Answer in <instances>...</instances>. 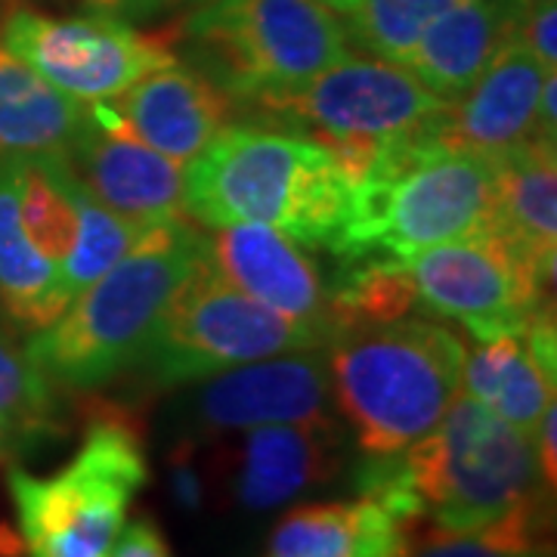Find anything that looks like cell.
Returning <instances> with one entry per match:
<instances>
[{"label": "cell", "mask_w": 557, "mask_h": 557, "mask_svg": "<svg viewBox=\"0 0 557 557\" xmlns=\"http://www.w3.org/2000/svg\"><path fill=\"white\" fill-rule=\"evenodd\" d=\"M359 496L381 502L403 523L449 533L490 530L536 502H552L533 437L483 403L458 394L431 434L391 461H359Z\"/></svg>", "instance_id": "cell-1"}, {"label": "cell", "mask_w": 557, "mask_h": 557, "mask_svg": "<svg viewBox=\"0 0 557 557\" xmlns=\"http://www.w3.org/2000/svg\"><path fill=\"white\" fill-rule=\"evenodd\" d=\"M354 199L335 156L304 134L226 124L183 168V214L208 230L260 223L304 248H332Z\"/></svg>", "instance_id": "cell-2"}, {"label": "cell", "mask_w": 557, "mask_h": 557, "mask_svg": "<svg viewBox=\"0 0 557 557\" xmlns=\"http://www.w3.org/2000/svg\"><path fill=\"white\" fill-rule=\"evenodd\" d=\"M208 236L193 220L174 218L139 230L131 251L78 298L53 325L25 344L53 387L97 391L139 366L161 313L183 278L205 258Z\"/></svg>", "instance_id": "cell-3"}, {"label": "cell", "mask_w": 557, "mask_h": 557, "mask_svg": "<svg viewBox=\"0 0 557 557\" xmlns=\"http://www.w3.org/2000/svg\"><path fill=\"white\" fill-rule=\"evenodd\" d=\"M329 381L359 461H391L437 428L461 394L465 341L431 319L359 322L325 344Z\"/></svg>", "instance_id": "cell-4"}, {"label": "cell", "mask_w": 557, "mask_h": 557, "mask_svg": "<svg viewBox=\"0 0 557 557\" xmlns=\"http://www.w3.org/2000/svg\"><path fill=\"white\" fill-rule=\"evenodd\" d=\"M183 40L193 69L260 112L350 53L344 22L319 0H199Z\"/></svg>", "instance_id": "cell-5"}, {"label": "cell", "mask_w": 557, "mask_h": 557, "mask_svg": "<svg viewBox=\"0 0 557 557\" xmlns=\"http://www.w3.org/2000/svg\"><path fill=\"white\" fill-rule=\"evenodd\" d=\"M496 218V156L434 143L394 174L354 186L347 223L329 251L341 260H403L443 242L490 236Z\"/></svg>", "instance_id": "cell-6"}, {"label": "cell", "mask_w": 557, "mask_h": 557, "mask_svg": "<svg viewBox=\"0 0 557 557\" xmlns=\"http://www.w3.org/2000/svg\"><path fill=\"white\" fill-rule=\"evenodd\" d=\"M149 483L139 431L121 412L90 418L78 453L53 474L10 468L7 486L28 557H112Z\"/></svg>", "instance_id": "cell-7"}, {"label": "cell", "mask_w": 557, "mask_h": 557, "mask_svg": "<svg viewBox=\"0 0 557 557\" xmlns=\"http://www.w3.org/2000/svg\"><path fill=\"white\" fill-rule=\"evenodd\" d=\"M446 106L406 65L347 53L263 112L307 127L304 137L325 146L357 186L440 139Z\"/></svg>", "instance_id": "cell-8"}, {"label": "cell", "mask_w": 557, "mask_h": 557, "mask_svg": "<svg viewBox=\"0 0 557 557\" xmlns=\"http://www.w3.org/2000/svg\"><path fill=\"white\" fill-rule=\"evenodd\" d=\"M322 347L313 329L248 298L205 255L161 313L139 366L161 387H177L255 359Z\"/></svg>", "instance_id": "cell-9"}, {"label": "cell", "mask_w": 557, "mask_h": 557, "mask_svg": "<svg viewBox=\"0 0 557 557\" xmlns=\"http://www.w3.org/2000/svg\"><path fill=\"white\" fill-rule=\"evenodd\" d=\"M0 44L81 106L119 100L149 72L177 62L174 44L112 13L47 16L22 7L0 28Z\"/></svg>", "instance_id": "cell-10"}, {"label": "cell", "mask_w": 557, "mask_h": 557, "mask_svg": "<svg viewBox=\"0 0 557 557\" xmlns=\"http://www.w3.org/2000/svg\"><path fill=\"white\" fill-rule=\"evenodd\" d=\"M403 267L424 310L456 319L478 341L523 338L530 319L552 304L545 300V288L552 285L496 233L424 248L403 258Z\"/></svg>", "instance_id": "cell-11"}, {"label": "cell", "mask_w": 557, "mask_h": 557, "mask_svg": "<svg viewBox=\"0 0 557 557\" xmlns=\"http://www.w3.org/2000/svg\"><path fill=\"white\" fill-rule=\"evenodd\" d=\"M186 416L196 434L332 418L329 359L313 350H292L218 372L193 394Z\"/></svg>", "instance_id": "cell-12"}, {"label": "cell", "mask_w": 557, "mask_h": 557, "mask_svg": "<svg viewBox=\"0 0 557 557\" xmlns=\"http://www.w3.org/2000/svg\"><path fill=\"white\" fill-rule=\"evenodd\" d=\"M69 164L81 183L137 230L183 214V164L156 152L124 124L112 102L87 106Z\"/></svg>", "instance_id": "cell-13"}, {"label": "cell", "mask_w": 557, "mask_h": 557, "mask_svg": "<svg viewBox=\"0 0 557 557\" xmlns=\"http://www.w3.org/2000/svg\"><path fill=\"white\" fill-rule=\"evenodd\" d=\"M205 255L230 285L276 310L278 317L313 329L325 344L338 335L325 278L304 245L285 233L260 223L220 226L208 236Z\"/></svg>", "instance_id": "cell-14"}, {"label": "cell", "mask_w": 557, "mask_h": 557, "mask_svg": "<svg viewBox=\"0 0 557 557\" xmlns=\"http://www.w3.org/2000/svg\"><path fill=\"white\" fill-rule=\"evenodd\" d=\"M542 62L511 38L456 102L446 106L440 139L456 149L502 156L533 137L545 78Z\"/></svg>", "instance_id": "cell-15"}, {"label": "cell", "mask_w": 557, "mask_h": 557, "mask_svg": "<svg viewBox=\"0 0 557 557\" xmlns=\"http://www.w3.org/2000/svg\"><path fill=\"white\" fill-rule=\"evenodd\" d=\"M112 106L146 146L186 168L230 124L236 102L199 69L171 62L139 78Z\"/></svg>", "instance_id": "cell-16"}, {"label": "cell", "mask_w": 557, "mask_h": 557, "mask_svg": "<svg viewBox=\"0 0 557 557\" xmlns=\"http://www.w3.org/2000/svg\"><path fill=\"white\" fill-rule=\"evenodd\" d=\"M341 471L335 418L304 424H263L245 431L236 496L251 511L278 508L325 486Z\"/></svg>", "instance_id": "cell-17"}, {"label": "cell", "mask_w": 557, "mask_h": 557, "mask_svg": "<svg viewBox=\"0 0 557 557\" xmlns=\"http://www.w3.org/2000/svg\"><path fill=\"white\" fill-rule=\"evenodd\" d=\"M496 159V236L552 285L557 263V146L530 137Z\"/></svg>", "instance_id": "cell-18"}, {"label": "cell", "mask_w": 557, "mask_h": 557, "mask_svg": "<svg viewBox=\"0 0 557 557\" xmlns=\"http://www.w3.org/2000/svg\"><path fill=\"white\" fill-rule=\"evenodd\" d=\"M511 38L515 20L498 0H456L428 25L406 69L434 97L456 102Z\"/></svg>", "instance_id": "cell-19"}, {"label": "cell", "mask_w": 557, "mask_h": 557, "mask_svg": "<svg viewBox=\"0 0 557 557\" xmlns=\"http://www.w3.org/2000/svg\"><path fill=\"white\" fill-rule=\"evenodd\" d=\"M412 530L369 496L304 505L278 520L267 557H403Z\"/></svg>", "instance_id": "cell-20"}, {"label": "cell", "mask_w": 557, "mask_h": 557, "mask_svg": "<svg viewBox=\"0 0 557 557\" xmlns=\"http://www.w3.org/2000/svg\"><path fill=\"white\" fill-rule=\"evenodd\" d=\"M87 106L0 44V159H69Z\"/></svg>", "instance_id": "cell-21"}, {"label": "cell", "mask_w": 557, "mask_h": 557, "mask_svg": "<svg viewBox=\"0 0 557 557\" xmlns=\"http://www.w3.org/2000/svg\"><path fill=\"white\" fill-rule=\"evenodd\" d=\"M72 295L60 267L25 236L16 196V164L0 159V310L25 332H44L65 313Z\"/></svg>", "instance_id": "cell-22"}, {"label": "cell", "mask_w": 557, "mask_h": 557, "mask_svg": "<svg viewBox=\"0 0 557 557\" xmlns=\"http://www.w3.org/2000/svg\"><path fill=\"white\" fill-rule=\"evenodd\" d=\"M461 394L533 437L539 418L555 403V379L533 359L523 338L502 335L478 341V347L465 354Z\"/></svg>", "instance_id": "cell-23"}, {"label": "cell", "mask_w": 557, "mask_h": 557, "mask_svg": "<svg viewBox=\"0 0 557 557\" xmlns=\"http://www.w3.org/2000/svg\"><path fill=\"white\" fill-rule=\"evenodd\" d=\"M57 387L16 338L0 329V424L10 437H44L57 428Z\"/></svg>", "instance_id": "cell-24"}, {"label": "cell", "mask_w": 557, "mask_h": 557, "mask_svg": "<svg viewBox=\"0 0 557 557\" xmlns=\"http://www.w3.org/2000/svg\"><path fill=\"white\" fill-rule=\"evenodd\" d=\"M548 508L552 502H536L480 533H449L431 527V533L412 542L403 557H548Z\"/></svg>", "instance_id": "cell-25"}, {"label": "cell", "mask_w": 557, "mask_h": 557, "mask_svg": "<svg viewBox=\"0 0 557 557\" xmlns=\"http://www.w3.org/2000/svg\"><path fill=\"white\" fill-rule=\"evenodd\" d=\"M456 0H354L344 13L347 38H357L379 60L406 65L416 44Z\"/></svg>", "instance_id": "cell-26"}, {"label": "cell", "mask_w": 557, "mask_h": 557, "mask_svg": "<svg viewBox=\"0 0 557 557\" xmlns=\"http://www.w3.org/2000/svg\"><path fill=\"white\" fill-rule=\"evenodd\" d=\"M75 199H78L81 230L78 242L72 248V255L62 263V282L69 288L72 300L78 298L87 285H94L97 278L106 276L115 263H119L131 245L137 242L139 230L134 223L119 218L115 211H109L84 183H75Z\"/></svg>", "instance_id": "cell-27"}, {"label": "cell", "mask_w": 557, "mask_h": 557, "mask_svg": "<svg viewBox=\"0 0 557 557\" xmlns=\"http://www.w3.org/2000/svg\"><path fill=\"white\" fill-rule=\"evenodd\" d=\"M557 3H542L518 22L515 38L542 62L545 72H557Z\"/></svg>", "instance_id": "cell-28"}, {"label": "cell", "mask_w": 557, "mask_h": 557, "mask_svg": "<svg viewBox=\"0 0 557 557\" xmlns=\"http://www.w3.org/2000/svg\"><path fill=\"white\" fill-rule=\"evenodd\" d=\"M112 557H174L168 548V539L159 530V523L149 518L124 523L119 542L112 548Z\"/></svg>", "instance_id": "cell-29"}, {"label": "cell", "mask_w": 557, "mask_h": 557, "mask_svg": "<svg viewBox=\"0 0 557 557\" xmlns=\"http://www.w3.org/2000/svg\"><path fill=\"white\" fill-rule=\"evenodd\" d=\"M557 406L552 403L545 409V416L539 418L536 431H533V449H536L539 461V474H542V483L548 493H555L557 486Z\"/></svg>", "instance_id": "cell-30"}, {"label": "cell", "mask_w": 557, "mask_h": 557, "mask_svg": "<svg viewBox=\"0 0 557 557\" xmlns=\"http://www.w3.org/2000/svg\"><path fill=\"white\" fill-rule=\"evenodd\" d=\"M508 13H511V20H515V32H518V22L530 13V10H536L542 3H555V0H498Z\"/></svg>", "instance_id": "cell-31"}, {"label": "cell", "mask_w": 557, "mask_h": 557, "mask_svg": "<svg viewBox=\"0 0 557 557\" xmlns=\"http://www.w3.org/2000/svg\"><path fill=\"white\" fill-rule=\"evenodd\" d=\"M81 3H87L90 10H102V13L124 10V7H139V0H81Z\"/></svg>", "instance_id": "cell-32"}, {"label": "cell", "mask_w": 557, "mask_h": 557, "mask_svg": "<svg viewBox=\"0 0 557 557\" xmlns=\"http://www.w3.org/2000/svg\"><path fill=\"white\" fill-rule=\"evenodd\" d=\"M319 3H322V7H329V10H332V13H338V16H344V13L354 7V0H319Z\"/></svg>", "instance_id": "cell-33"}, {"label": "cell", "mask_w": 557, "mask_h": 557, "mask_svg": "<svg viewBox=\"0 0 557 557\" xmlns=\"http://www.w3.org/2000/svg\"><path fill=\"white\" fill-rule=\"evenodd\" d=\"M174 3H199V0H139V10H149V7H174Z\"/></svg>", "instance_id": "cell-34"}, {"label": "cell", "mask_w": 557, "mask_h": 557, "mask_svg": "<svg viewBox=\"0 0 557 557\" xmlns=\"http://www.w3.org/2000/svg\"><path fill=\"white\" fill-rule=\"evenodd\" d=\"M7 440H10V434H7L3 424H0V456H3V449H7Z\"/></svg>", "instance_id": "cell-35"}]
</instances>
